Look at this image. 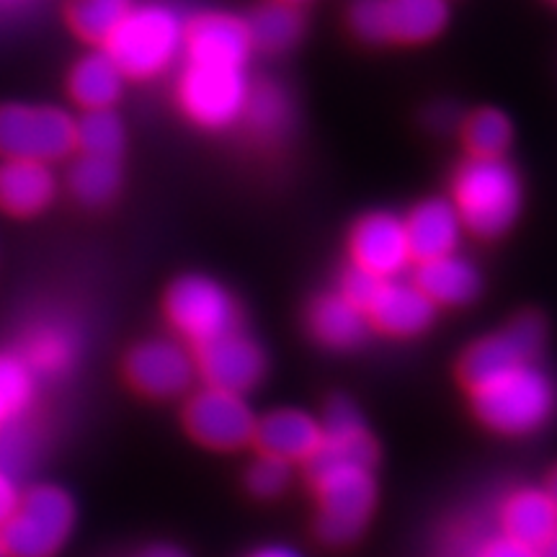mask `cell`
<instances>
[{
  "instance_id": "cell-22",
  "label": "cell",
  "mask_w": 557,
  "mask_h": 557,
  "mask_svg": "<svg viewBox=\"0 0 557 557\" xmlns=\"http://www.w3.org/2000/svg\"><path fill=\"white\" fill-rule=\"evenodd\" d=\"M413 282L436 308H465L483 287L475 263L462 259L459 253L418 263Z\"/></svg>"
},
{
  "instance_id": "cell-46",
  "label": "cell",
  "mask_w": 557,
  "mask_h": 557,
  "mask_svg": "<svg viewBox=\"0 0 557 557\" xmlns=\"http://www.w3.org/2000/svg\"><path fill=\"white\" fill-rule=\"evenodd\" d=\"M555 3H557V0H555Z\"/></svg>"
},
{
  "instance_id": "cell-36",
  "label": "cell",
  "mask_w": 557,
  "mask_h": 557,
  "mask_svg": "<svg viewBox=\"0 0 557 557\" xmlns=\"http://www.w3.org/2000/svg\"><path fill=\"white\" fill-rule=\"evenodd\" d=\"M32 455V436L29 431H24L18 426H11L5 431H0V468L9 470L11 475L16 472L21 465L26 462Z\"/></svg>"
},
{
  "instance_id": "cell-45",
  "label": "cell",
  "mask_w": 557,
  "mask_h": 557,
  "mask_svg": "<svg viewBox=\"0 0 557 557\" xmlns=\"http://www.w3.org/2000/svg\"><path fill=\"white\" fill-rule=\"evenodd\" d=\"M0 3H3V0H0Z\"/></svg>"
},
{
  "instance_id": "cell-40",
  "label": "cell",
  "mask_w": 557,
  "mask_h": 557,
  "mask_svg": "<svg viewBox=\"0 0 557 557\" xmlns=\"http://www.w3.org/2000/svg\"><path fill=\"white\" fill-rule=\"evenodd\" d=\"M250 557H302L297 553V549L292 547H282V545H274V547H263L259 553H253Z\"/></svg>"
},
{
  "instance_id": "cell-8",
  "label": "cell",
  "mask_w": 557,
  "mask_h": 557,
  "mask_svg": "<svg viewBox=\"0 0 557 557\" xmlns=\"http://www.w3.org/2000/svg\"><path fill=\"white\" fill-rule=\"evenodd\" d=\"M178 103L201 129H227L243 120L250 81L246 70L189 65L181 70Z\"/></svg>"
},
{
  "instance_id": "cell-24",
  "label": "cell",
  "mask_w": 557,
  "mask_h": 557,
  "mask_svg": "<svg viewBox=\"0 0 557 557\" xmlns=\"http://www.w3.org/2000/svg\"><path fill=\"white\" fill-rule=\"evenodd\" d=\"M75 357H78L75 333L65 323H52V320L34 325L18 354L34 377H60L73 367Z\"/></svg>"
},
{
  "instance_id": "cell-1",
  "label": "cell",
  "mask_w": 557,
  "mask_h": 557,
  "mask_svg": "<svg viewBox=\"0 0 557 557\" xmlns=\"http://www.w3.org/2000/svg\"><path fill=\"white\" fill-rule=\"evenodd\" d=\"M451 205L462 227L493 240L508 233L521 212V178L506 158H468L451 178Z\"/></svg>"
},
{
  "instance_id": "cell-42",
  "label": "cell",
  "mask_w": 557,
  "mask_h": 557,
  "mask_svg": "<svg viewBox=\"0 0 557 557\" xmlns=\"http://www.w3.org/2000/svg\"><path fill=\"white\" fill-rule=\"evenodd\" d=\"M540 555H542V557H557V534H555V537H553V540H549V542H547V545H545V547H542V549H540Z\"/></svg>"
},
{
  "instance_id": "cell-35",
  "label": "cell",
  "mask_w": 557,
  "mask_h": 557,
  "mask_svg": "<svg viewBox=\"0 0 557 557\" xmlns=\"http://www.w3.org/2000/svg\"><path fill=\"white\" fill-rule=\"evenodd\" d=\"M380 278H374L372 274H367V271H361L357 267H348L344 271V276H341V289L338 295H344L348 302L357 305L367 312L369 305H372L374 295H377L380 289Z\"/></svg>"
},
{
  "instance_id": "cell-30",
  "label": "cell",
  "mask_w": 557,
  "mask_h": 557,
  "mask_svg": "<svg viewBox=\"0 0 557 557\" xmlns=\"http://www.w3.org/2000/svg\"><path fill=\"white\" fill-rule=\"evenodd\" d=\"M124 124L114 111H83L75 120V148L88 158L120 160L124 150Z\"/></svg>"
},
{
  "instance_id": "cell-20",
  "label": "cell",
  "mask_w": 557,
  "mask_h": 557,
  "mask_svg": "<svg viewBox=\"0 0 557 557\" xmlns=\"http://www.w3.org/2000/svg\"><path fill=\"white\" fill-rule=\"evenodd\" d=\"M308 331L320 346L331 351H351L361 346L372 331L367 312L351 305L344 295H320L308 310Z\"/></svg>"
},
{
  "instance_id": "cell-10",
  "label": "cell",
  "mask_w": 557,
  "mask_h": 557,
  "mask_svg": "<svg viewBox=\"0 0 557 557\" xmlns=\"http://www.w3.org/2000/svg\"><path fill=\"white\" fill-rule=\"evenodd\" d=\"M184 423L194 442L214 451H235L253 442V408L243 395L205 387L194 393L184 410Z\"/></svg>"
},
{
  "instance_id": "cell-26",
  "label": "cell",
  "mask_w": 557,
  "mask_h": 557,
  "mask_svg": "<svg viewBox=\"0 0 557 557\" xmlns=\"http://www.w3.org/2000/svg\"><path fill=\"white\" fill-rule=\"evenodd\" d=\"M243 122L248 132L259 137L261 143H278L289 135L292 122H295V109H292L289 94L274 81L250 83V94Z\"/></svg>"
},
{
  "instance_id": "cell-31",
  "label": "cell",
  "mask_w": 557,
  "mask_h": 557,
  "mask_svg": "<svg viewBox=\"0 0 557 557\" xmlns=\"http://www.w3.org/2000/svg\"><path fill=\"white\" fill-rule=\"evenodd\" d=\"M462 137L470 158H504L513 139L511 120L498 109H478L462 122Z\"/></svg>"
},
{
  "instance_id": "cell-33",
  "label": "cell",
  "mask_w": 557,
  "mask_h": 557,
  "mask_svg": "<svg viewBox=\"0 0 557 557\" xmlns=\"http://www.w3.org/2000/svg\"><path fill=\"white\" fill-rule=\"evenodd\" d=\"M292 483V465L276 457L261 455L246 472V485L253 496L276 498L287 491Z\"/></svg>"
},
{
  "instance_id": "cell-13",
  "label": "cell",
  "mask_w": 557,
  "mask_h": 557,
  "mask_svg": "<svg viewBox=\"0 0 557 557\" xmlns=\"http://www.w3.org/2000/svg\"><path fill=\"white\" fill-rule=\"evenodd\" d=\"M348 253H351V267L367 271L380 282L400 278L413 261L406 222L389 212L364 214L348 235Z\"/></svg>"
},
{
  "instance_id": "cell-9",
  "label": "cell",
  "mask_w": 557,
  "mask_h": 557,
  "mask_svg": "<svg viewBox=\"0 0 557 557\" xmlns=\"http://www.w3.org/2000/svg\"><path fill=\"white\" fill-rule=\"evenodd\" d=\"M542 346H545V323L534 312H524L500 331L475 341L459 361V377L472 389L517 367L537 364Z\"/></svg>"
},
{
  "instance_id": "cell-16",
  "label": "cell",
  "mask_w": 557,
  "mask_h": 557,
  "mask_svg": "<svg viewBox=\"0 0 557 557\" xmlns=\"http://www.w3.org/2000/svg\"><path fill=\"white\" fill-rule=\"evenodd\" d=\"M253 442L261 455L276 457L287 465L310 462L323 442V426L305 410L278 408L256 423Z\"/></svg>"
},
{
  "instance_id": "cell-17",
  "label": "cell",
  "mask_w": 557,
  "mask_h": 557,
  "mask_svg": "<svg viewBox=\"0 0 557 557\" xmlns=\"http://www.w3.org/2000/svg\"><path fill=\"white\" fill-rule=\"evenodd\" d=\"M403 222H406L410 256L418 263L457 253V246L465 233L462 220H459L451 199L442 197L418 201Z\"/></svg>"
},
{
  "instance_id": "cell-5",
  "label": "cell",
  "mask_w": 557,
  "mask_h": 557,
  "mask_svg": "<svg viewBox=\"0 0 557 557\" xmlns=\"http://www.w3.org/2000/svg\"><path fill=\"white\" fill-rule=\"evenodd\" d=\"M73 498L58 485H37L21 496L13 517L0 527L3 557H54L75 529Z\"/></svg>"
},
{
  "instance_id": "cell-18",
  "label": "cell",
  "mask_w": 557,
  "mask_h": 557,
  "mask_svg": "<svg viewBox=\"0 0 557 557\" xmlns=\"http://www.w3.org/2000/svg\"><path fill=\"white\" fill-rule=\"evenodd\" d=\"M320 426H323V442H320L315 457L374 468L377 442H374L372 431L351 400L333 398L325 408V418L320 421Z\"/></svg>"
},
{
  "instance_id": "cell-27",
  "label": "cell",
  "mask_w": 557,
  "mask_h": 557,
  "mask_svg": "<svg viewBox=\"0 0 557 557\" xmlns=\"http://www.w3.org/2000/svg\"><path fill=\"white\" fill-rule=\"evenodd\" d=\"M246 26L253 50L276 54L287 52L289 47L297 45L305 32V18L297 5L269 0V3L259 5V9L250 13Z\"/></svg>"
},
{
  "instance_id": "cell-43",
  "label": "cell",
  "mask_w": 557,
  "mask_h": 557,
  "mask_svg": "<svg viewBox=\"0 0 557 557\" xmlns=\"http://www.w3.org/2000/svg\"><path fill=\"white\" fill-rule=\"evenodd\" d=\"M278 3H287V5H299V3H305V0H278Z\"/></svg>"
},
{
  "instance_id": "cell-38",
  "label": "cell",
  "mask_w": 557,
  "mask_h": 557,
  "mask_svg": "<svg viewBox=\"0 0 557 557\" xmlns=\"http://www.w3.org/2000/svg\"><path fill=\"white\" fill-rule=\"evenodd\" d=\"M21 496H24V493H21L16 475H11L9 470L0 468V527L13 517Z\"/></svg>"
},
{
  "instance_id": "cell-37",
  "label": "cell",
  "mask_w": 557,
  "mask_h": 557,
  "mask_svg": "<svg viewBox=\"0 0 557 557\" xmlns=\"http://www.w3.org/2000/svg\"><path fill=\"white\" fill-rule=\"evenodd\" d=\"M478 557H542V555H540V549L519 545V542L508 540L500 534V537L487 540L485 545L478 549Z\"/></svg>"
},
{
  "instance_id": "cell-23",
  "label": "cell",
  "mask_w": 557,
  "mask_h": 557,
  "mask_svg": "<svg viewBox=\"0 0 557 557\" xmlns=\"http://www.w3.org/2000/svg\"><path fill=\"white\" fill-rule=\"evenodd\" d=\"M124 73L107 52H90L75 62L67 78L70 99L83 111H107L122 99Z\"/></svg>"
},
{
  "instance_id": "cell-32",
  "label": "cell",
  "mask_w": 557,
  "mask_h": 557,
  "mask_svg": "<svg viewBox=\"0 0 557 557\" xmlns=\"http://www.w3.org/2000/svg\"><path fill=\"white\" fill-rule=\"evenodd\" d=\"M127 9L122 0H75L67 9V24L83 41L107 45Z\"/></svg>"
},
{
  "instance_id": "cell-44",
  "label": "cell",
  "mask_w": 557,
  "mask_h": 557,
  "mask_svg": "<svg viewBox=\"0 0 557 557\" xmlns=\"http://www.w3.org/2000/svg\"><path fill=\"white\" fill-rule=\"evenodd\" d=\"M122 3H127V0H122Z\"/></svg>"
},
{
  "instance_id": "cell-4",
  "label": "cell",
  "mask_w": 557,
  "mask_h": 557,
  "mask_svg": "<svg viewBox=\"0 0 557 557\" xmlns=\"http://www.w3.org/2000/svg\"><path fill=\"white\" fill-rule=\"evenodd\" d=\"M186 45V21L165 3H145L127 9L103 52L116 62L124 78L152 81L163 75Z\"/></svg>"
},
{
  "instance_id": "cell-34",
  "label": "cell",
  "mask_w": 557,
  "mask_h": 557,
  "mask_svg": "<svg viewBox=\"0 0 557 557\" xmlns=\"http://www.w3.org/2000/svg\"><path fill=\"white\" fill-rule=\"evenodd\" d=\"M348 24L359 39L369 41V45H385V0H354V5L348 9Z\"/></svg>"
},
{
  "instance_id": "cell-12",
  "label": "cell",
  "mask_w": 557,
  "mask_h": 557,
  "mask_svg": "<svg viewBox=\"0 0 557 557\" xmlns=\"http://www.w3.org/2000/svg\"><path fill=\"white\" fill-rule=\"evenodd\" d=\"M194 361L205 387L243 395V398L267 374V354L240 329L197 346Z\"/></svg>"
},
{
  "instance_id": "cell-25",
  "label": "cell",
  "mask_w": 557,
  "mask_h": 557,
  "mask_svg": "<svg viewBox=\"0 0 557 557\" xmlns=\"http://www.w3.org/2000/svg\"><path fill=\"white\" fill-rule=\"evenodd\" d=\"M449 21L447 0H385L387 41L426 45Z\"/></svg>"
},
{
  "instance_id": "cell-2",
  "label": "cell",
  "mask_w": 557,
  "mask_h": 557,
  "mask_svg": "<svg viewBox=\"0 0 557 557\" xmlns=\"http://www.w3.org/2000/svg\"><path fill=\"white\" fill-rule=\"evenodd\" d=\"M470 400L483 426L504 436H527L555 416L557 387L540 364H524L472 387Z\"/></svg>"
},
{
  "instance_id": "cell-21",
  "label": "cell",
  "mask_w": 557,
  "mask_h": 557,
  "mask_svg": "<svg viewBox=\"0 0 557 557\" xmlns=\"http://www.w3.org/2000/svg\"><path fill=\"white\" fill-rule=\"evenodd\" d=\"M504 537L542 549L557 534V508L542 487H521L500 506Z\"/></svg>"
},
{
  "instance_id": "cell-3",
  "label": "cell",
  "mask_w": 557,
  "mask_h": 557,
  "mask_svg": "<svg viewBox=\"0 0 557 557\" xmlns=\"http://www.w3.org/2000/svg\"><path fill=\"white\" fill-rule=\"evenodd\" d=\"M312 491L318 496L315 532L323 545L346 547L357 542L377 504L372 468L336 459L312 457L308 462Z\"/></svg>"
},
{
  "instance_id": "cell-39",
  "label": "cell",
  "mask_w": 557,
  "mask_h": 557,
  "mask_svg": "<svg viewBox=\"0 0 557 557\" xmlns=\"http://www.w3.org/2000/svg\"><path fill=\"white\" fill-rule=\"evenodd\" d=\"M139 557H189V555H186L184 549H178L173 545H156V547L145 549V553Z\"/></svg>"
},
{
  "instance_id": "cell-6",
  "label": "cell",
  "mask_w": 557,
  "mask_h": 557,
  "mask_svg": "<svg viewBox=\"0 0 557 557\" xmlns=\"http://www.w3.org/2000/svg\"><path fill=\"white\" fill-rule=\"evenodd\" d=\"M163 305L171 329L197 346L238 331L240 325L235 297L205 274L178 276L165 292Z\"/></svg>"
},
{
  "instance_id": "cell-19",
  "label": "cell",
  "mask_w": 557,
  "mask_h": 557,
  "mask_svg": "<svg viewBox=\"0 0 557 557\" xmlns=\"http://www.w3.org/2000/svg\"><path fill=\"white\" fill-rule=\"evenodd\" d=\"M58 197V176L50 165L29 160L0 163V212L11 218L41 214Z\"/></svg>"
},
{
  "instance_id": "cell-28",
  "label": "cell",
  "mask_w": 557,
  "mask_h": 557,
  "mask_svg": "<svg viewBox=\"0 0 557 557\" xmlns=\"http://www.w3.org/2000/svg\"><path fill=\"white\" fill-rule=\"evenodd\" d=\"M122 169L120 160L109 158H88L81 156L70 165L67 189L81 205L103 207L120 194Z\"/></svg>"
},
{
  "instance_id": "cell-29",
  "label": "cell",
  "mask_w": 557,
  "mask_h": 557,
  "mask_svg": "<svg viewBox=\"0 0 557 557\" xmlns=\"http://www.w3.org/2000/svg\"><path fill=\"white\" fill-rule=\"evenodd\" d=\"M37 395V377L13 354L0 357V431L16 426Z\"/></svg>"
},
{
  "instance_id": "cell-15",
  "label": "cell",
  "mask_w": 557,
  "mask_h": 557,
  "mask_svg": "<svg viewBox=\"0 0 557 557\" xmlns=\"http://www.w3.org/2000/svg\"><path fill=\"white\" fill-rule=\"evenodd\" d=\"M374 329L395 338H413L431 329L436 320V305L406 278H387L367 308Z\"/></svg>"
},
{
  "instance_id": "cell-11",
  "label": "cell",
  "mask_w": 557,
  "mask_h": 557,
  "mask_svg": "<svg viewBox=\"0 0 557 557\" xmlns=\"http://www.w3.org/2000/svg\"><path fill=\"white\" fill-rule=\"evenodd\" d=\"M127 380L148 398H178L197 377L194 354L176 338H148L129 351Z\"/></svg>"
},
{
  "instance_id": "cell-7",
  "label": "cell",
  "mask_w": 557,
  "mask_h": 557,
  "mask_svg": "<svg viewBox=\"0 0 557 557\" xmlns=\"http://www.w3.org/2000/svg\"><path fill=\"white\" fill-rule=\"evenodd\" d=\"M75 148V120L65 109L41 103L0 107V158L50 165Z\"/></svg>"
},
{
  "instance_id": "cell-14",
  "label": "cell",
  "mask_w": 557,
  "mask_h": 557,
  "mask_svg": "<svg viewBox=\"0 0 557 557\" xmlns=\"http://www.w3.org/2000/svg\"><path fill=\"white\" fill-rule=\"evenodd\" d=\"M253 45L246 21L230 13H199L186 21L184 54L189 65L246 70Z\"/></svg>"
},
{
  "instance_id": "cell-41",
  "label": "cell",
  "mask_w": 557,
  "mask_h": 557,
  "mask_svg": "<svg viewBox=\"0 0 557 557\" xmlns=\"http://www.w3.org/2000/svg\"><path fill=\"white\" fill-rule=\"evenodd\" d=\"M545 491H547L549 500H553V506L557 508V470L553 472V478H549V485L545 487Z\"/></svg>"
}]
</instances>
